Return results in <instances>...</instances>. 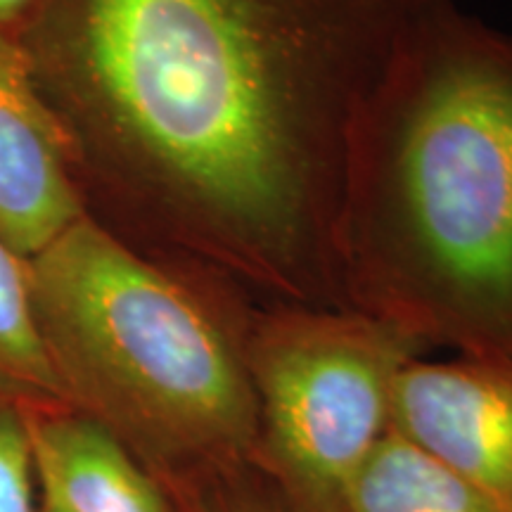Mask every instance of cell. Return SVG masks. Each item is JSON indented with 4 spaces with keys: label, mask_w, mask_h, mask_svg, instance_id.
<instances>
[{
    "label": "cell",
    "mask_w": 512,
    "mask_h": 512,
    "mask_svg": "<svg viewBox=\"0 0 512 512\" xmlns=\"http://www.w3.org/2000/svg\"><path fill=\"white\" fill-rule=\"evenodd\" d=\"M463 0H48L95 166L147 228L261 304L347 309L356 121L401 43Z\"/></svg>",
    "instance_id": "1"
},
{
    "label": "cell",
    "mask_w": 512,
    "mask_h": 512,
    "mask_svg": "<svg viewBox=\"0 0 512 512\" xmlns=\"http://www.w3.org/2000/svg\"><path fill=\"white\" fill-rule=\"evenodd\" d=\"M337 249L347 309L512 358L510 31L451 3L408 34L351 136Z\"/></svg>",
    "instance_id": "2"
},
{
    "label": "cell",
    "mask_w": 512,
    "mask_h": 512,
    "mask_svg": "<svg viewBox=\"0 0 512 512\" xmlns=\"http://www.w3.org/2000/svg\"><path fill=\"white\" fill-rule=\"evenodd\" d=\"M29 264L67 403L105 427L166 496L247 467L256 299L207 264H166L91 214Z\"/></svg>",
    "instance_id": "3"
},
{
    "label": "cell",
    "mask_w": 512,
    "mask_h": 512,
    "mask_svg": "<svg viewBox=\"0 0 512 512\" xmlns=\"http://www.w3.org/2000/svg\"><path fill=\"white\" fill-rule=\"evenodd\" d=\"M425 354L368 313L256 304L247 337L252 467L285 512H349L358 475L392 432L396 377Z\"/></svg>",
    "instance_id": "4"
},
{
    "label": "cell",
    "mask_w": 512,
    "mask_h": 512,
    "mask_svg": "<svg viewBox=\"0 0 512 512\" xmlns=\"http://www.w3.org/2000/svg\"><path fill=\"white\" fill-rule=\"evenodd\" d=\"M392 432L512 512V358H415L396 377Z\"/></svg>",
    "instance_id": "5"
},
{
    "label": "cell",
    "mask_w": 512,
    "mask_h": 512,
    "mask_svg": "<svg viewBox=\"0 0 512 512\" xmlns=\"http://www.w3.org/2000/svg\"><path fill=\"white\" fill-rule=\"evenodd\" d=\"M86 214L67 140L0 34V235L29 261Z\"/></svg>",
    "instance_id": "6"
},
{
    "label": "cell",
    "mask_w": 512,
    "mask_h": 512,
    "mask_svg": "<svg viewBox=\"0 0 512 512\" xmlns=\"http://www.w3.org/2000/svg\"><path fill=\"white\" fill-rule=\"evenodd\" d=\"M38 494L62 512H174L155 479L105 427L72 406L24 403Z\"/></svg>",
    "instance_id": "7"
},
{
    "label": "cell",
    "mask_w": 512,
    "mask_h": 512,
    "mask_svg": "<svg viewBox=\"0 0 512 512\" xmlns=\"http://www.w3.org/2000/svg\"><path fill=\"white\" fill-rule=\"evenodd\" d=\"M349 512L496 510L437 458L389 432L358 475Z\"/></svg>",
    "instance_id": "8"
},
{
    "label": "cell",
    "mask_w": 512,
    "mask_h": 512,
    "mask_svg": "<svg viewBox=\"0 0 512 512\" xmlns=\"http://www.w3.org/2000/svg\"><path fill=\"white\" fill-rule=\"evenodd\" d=\"M0 394L24 403L69 406L43 344L29 264L0 235Z\"/></svg>",
    "instance_id": "9"
},
{
    "label": "cell",
    "mask_w": 512,
    "mask_h": 512,
    "mask_svg": "<svg viewBox=\"0 0 512 512\" xmlns=\"http://www.w3.org/2000/svg\"><path fill=\"white\" fill-rule=\"evenodd\" d=\"M0 512H41L24 401L0 394Z\"/></svg>",
    "instance_id": "10"
},
{
    "label": "cell",
    "mask_w": 512,
    "mask_h": 512,
    "mask_svg": "<svg viewBox=\"0 0 512 512\" xmlns=\"http://www.w3.org/2000/svg\"><path fill=\"white\" fill-rule=\"evenodd\" d=\"M174 512H285L283 503L252 465L204 479L169 496Z\"/></svg>",
    "instance_id": "11"
},
{
    "label": "cell",
    "mask_w": 512,
    "mask_h": 512,
    "mask_svg": "<svg viewBox=\"0 0 512 512\" xmlns=\"http://www.w3.org/2000/svg\"><path fill=\"white\" fill-rule=\"evenodd\" d=\"M34 0H0V27L22 15Z\"/></svg>",
    "instance_id": "12"
},
{
    "label": "cell",
    "mask_w": 512,
    "mask_h": 512,
    "mask_svg": "<svg viewBox=\"0 0 512 512\" xmlns=\"http://www.w3.org/2000/svg\"><path fill=\"white\" fill-rule=\"evenodd\" d=\"M41 496V494H38ZM41 512H62L53 501H48L46 496H41Z\"/></svg>",
    "instance_id": "13"
}]
</instances>
